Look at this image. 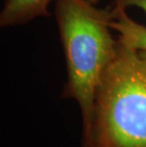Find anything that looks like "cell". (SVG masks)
<instances>
[{"mask_svg":"<svg viewBox=\"0 0 146 147\" xmlns=\"http://www.w3.org/2000/svg\"><path fill=\"white\" fill-rule=\"evenodd\" d=\"M55 17L68 75L64 95L78 102L89 147L96 94L118 43L110 32L113 11L96 8L89 0H56Z\"/></svg>","mask_w":146,"mask_h":147,"instance_id":"1","label":"cell"},{"mask_svg":"<svg viewBox=\"0 0 146 147\" xmlns=\"http://www.w3.org/2000/svg\"><path fill=\"white\" fill-rule=\"evenodd\" d=\"M89 147H146V49L120 38L97 90Z\"/></svg>","mask_w":146,"mask_h":147,"instance_id":"2","label":"cell"},{"mask_svg":"<svg viewBox=\"0 0 146 147\" xmlns=\"http://www.w3.org/2000/svg\"><path fill=\"white\" fill-rule=\"evenodd\" d=\"M52 0H6L0 14L1 27L28 23L38 16L48 15Z\"/></svg>","mask_w":146,"mask_h":147,"instance_id":"3","label":"cell"},{"mask_svg":"<svg viewBox=\"0 0 146 147\" xmlns=\"http://www.w3.org/2000/svg\"><path fill=\"white\" fill-rule=\"evenodd\" d=\"M110 26L119 32L120 38L137 49H146V28L127 15L125 9L115 6Z\"/></svg>","mask_w":146,"mask_h":147,"instance_id":"4","label":"cell"},{"mask_svg":"<svg viewBox=\"0 0 146 147\" xmlns=\"http://www.w3.org/2000/svg\"><path fill=\"white\" fill-rule=\"evenodd\" d=\"M116 5L122 8L137 7L139 8L146 13V0H116Z\"/></svg>","mask_w":146,"mask_h":147,"instance_id":"5","label":"cell"},{"mask_svg":"<svg viewBox=\"0 0 146 147\" xmlns=\"http://www.w3.org/2000/svg\"><path fill=\"white\" fill-rule=\"evenodd\" d=\"M90 2L91 3H93V4H96V3H98L99 1H100V0H89Z\"/></svg>","mask_w":146,"mask_h":147,"instance_id":"6","label":"cell"}]
</instances>
